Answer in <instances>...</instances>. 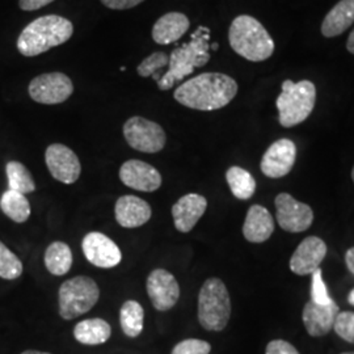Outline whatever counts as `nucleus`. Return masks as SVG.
I'll use <instances>...</instances> for the list:
<instances>
[{
  "label": "nucleus",
  "mask_w": 354,
  "mask_h": 354,
  "mask_svg": "<svg viewBox=\"0 0 354 354\" xmlns=\"http://www.w3.org/2000/svg\"><path fill=\"white\" fill-rule=\"evenodd\" d=\"M238 93V83L226 74L205 73L184 82L175 91V99L181 105L210 112L228 105Z\"/></svg>",
  "instance_id": "obj_1"
},
{
  "label": "nucleus",
  "mask_w": 354,
  "mask_h": 354,
  "mask_svg": "<svg viewBox=\"0 0 354 354\" xmlns=\"http://www.w3.org/2000/svg\"><path fill=\"white\" fill-rule=\"evenodd\" d=\"M74 33L68 19L58 15L38 17L26 26L17 38V50L24 57H36L67 42Z\"/></svg>",
  "instance_id": "obj_2"
},
{
  "label": "nucleus",
  "mask_w": 354,
  "mask_h": 354,
  "mask_svg": "<svg viewBox=\"0 0 354 354\" xmlns=\"http://www.w3.org/2000/svg\"><path fill=\"white\" fill-rule=\"evenodd\" d=\"M232 50L251 62H263L272 57L274 42L263 24L252 16H238L228 30Z\"/></svg>",
  "instance_id": "obj_3"
},
{
  "label": "nucleus",
  "mask_w": 354,
  "mask_h": 354,
  "mask_svg": "<svg viewBox=\"0 0 354 354\" xmlns=\"http://www.w3.org/2000/svg\"><path fill=\"white\" fill-rule=\"evenodd\" d=\"M209 29L200 26L188 44H184L183 46L172 51L168 64L169 68L158 82V87L160 91L172 88L185 76L190 75L194 68L203 67L209 62Z\"/></svg>",
  "instance_id": "obj_4"
},
{
  "label": "nucleus",
  "mask_w": 354,
  "mask_h": 354,
  "mask_svg": "<svg viewBox=\"0 0 354 354\" xmlns=\"http://www.w3.org/2000/svg\"><path fill=\"white\" fill-rule=\"evenodd\" d=\"M317 100V88L310 80L294 83L285 80L277 99L279 124L292 127L302 124L313 113Z\"/></svg>",
  "instance_id": "obj_5"
},
{
  "label": "nucleus",
  "mask_w": 354,
  "mask_h": 354,
  "mask_svg": "<svg viewBox=\"0 0 354 354\" xmlns=\"http://www.w3.org/2000/svg\"><path fill=\"white\" fill-rule=\"evenodd\" d=\"M231 317V299L227 288L219 279L203 282L198 294V320L206 330L219 332L226 328Z\"/></svg>",
  "instance_id": "obj_6"
},
{
  "label": "nucleus",
  "mask_w": 354,
  "mask_h": 354,
  "mask_svg": "<svg viewBox=\"0 0 354 354\" xmlns=\"http://www.w3.org/2000/svg\"><path fill=\"white\" fill-rule=\"evenodd\" d=\"M100 290L97 283L87 276H77L62 283L59 299V315L64 320H73L84 315L97 304Z\"/></svg>",
  "instance_id": "obj_7"
},
{
  "label": "nucleus",
  "mask_w": 354,
  "mask_h": 354,
  "mask_svg": "<svg viewBox=\"0 0 354 354\" xmlns=\"http://www.w3.org/2000/svg\"><path fill=\"white\" fill-rule=\"evenodd\" d=\"M124 136L131 149L146 153L162 151L167 140L163 127L140 115L127 120L124 125Z\"/></svg>",
  "instance_id": "obj_8"
},
{
  "label": "nucleus",
  "mask_w": 354,
  "mask_h": 354,
  "mask_svg": "<svg viewBox=\"0 0 354 354\" xmlns=\"http://www.w3.org/2000/svg\"><path fill=\"white\" fill-rule=\"evenodd\" d=\"M28 91L32 100L38 104L55 105L68 100L74 92V84L64 73H49L35 77Z\"/></svg>",
  "instance_id": "obj_9"
},
{
  "label": "nucleus",
  "mask_w": 354,
  "mask_h": 354,
  "mask_svg": "<svg viewBox=\"0 0 354 354\" xmlns=\"http://www.w3.org/2000/svg\"><path fill=\"white\" fill-rule=\"evenodd\" d=\"M276 216L279 227L288 232H304L314 222V212L307 203L297 201L289 193L276 197Z\"/></svg>",
  "instance_id": "obj_10"
},
{
  "label": "nucleus",
  "mask_w": 354,
  "mask_h": 354,
  "mask_svg": "<svg viewBox=\"0 0 354 354\" xmlns=\"http://www.w3.org/2000/svg\"><path fill=\"white\" fill-rule=\"evenodd\" d=\"M45 162L51 176L64 184H74L82 174V165L75 152L61 143H54L46 149Z\"/></svg>",
  "instance_id": "obj_11"
},
{
  "label": "nucleus",
  "mask_w": 354,
  "mask_h": 354,
  "mask_svg": "<svg viewBox=\"0 0 354 354\" xmlns=\"http://www.w3.org/2000/svg\"><path fill=\"white\" fill-rule=\"evenodd\" d=\"M83 253L92 266L109 269L118 266L122 260V253L111 238L102 232H89L82 243Z\"/></svg>",
  "instance_id": "obj_12"
},
{
  "label": "nucleus",
  "mask_w": 354,
  "mask_h": 354,
  "mask_svg": "<svg viewBox=\"0 0 354 354\" xmlns=\"http://www.w3.org/2000/svg\"><path fill=\"white\" fill-rule=\"evenodd\" d=\"M297 159V146L288 138L276 140L261 159V172L270 178H281L289 175Z\"/></svg>",
  "instance_id": "obj_13"
},
{
  "label": "nucleus",
  "mask_w": 354,
  "mask_h": 354,
  "mask_svg": "<svg viewBox=\"0 0 354 354\" xmlns=\"http://www.w3.org/2000/svg\"><path fill=\"white\" fill-rule=\"evenodd\" d=\"M147 294L158 311H168L180 298V286L174 274L165 269L152 270L147 279Z\"/></svg>",
  "instance_id": "obj_14"
},
{
  "label": "nucleus",
  "mask_w": 354,
  "mask_h": 354,
  "mask_svg": "<svg viewBox=\"0 0 354 354\" xmlns=\"http://www.w3.org/2000/svg\"><path fill=\"white\" fill-rule=\"evenodd\" d=\"M327 254V244L317 236H307L292 253L290 270L297 276L313 274Z\"/></svg>",
  "instance_id": "obj_15"
},
{
  "label": "nucleus",
  "mask_w": 354,
  "mask_h": 354,
  "mask_svg": "<svg viewBox=\"0 0 354 354\" xmlns=\"http://www.w3.org/2000/svg\"><path fill=\"white\" fill-rule=\"evenodd\" d=\"M121 181L131 189L140 192H155L162 185L159 171L142 160H127L120 168Z\"/></svg>",
  "instance_id": "obj_16"
},
{
  "label": "nucleus",
  "mask_w": 354,
  "mask_h": 354,
  "mask_svg": "<svg viewBox=\"0 0 354 354\" xmlns=\"http://www.w3.org/2000/svg\"><path fill=\"white\" fill-rule=\"evenodd\" d=\"M339 313L340 307L335 302L329 304H314L313 301L307 302L302 314L307 333L313 337H322L328 335L333 329V324Z\"/></svg>",
  "instance_id": "obj_17"
},
{
  "label": "nucleus",
  "mask_w": 354,
  "mask_h": 354,
  "mask_svg": "<svg viewBox=\"0 0 354 354\" xmlns=\"http://www.w3.org/2000/svg\"><path fill=\"white\" fill-rule=\"evenodd\" d=\"M207 209V200L197 193L181 197L172 206V216L177 231L188 234L201 219Z\"/></svg>",
  "instance_id": "obj_18"
},
{
  "label": "nucleus",
  "mask_w": 354,
  "mask_h": 354,
  "mask_svg": "<svg viewBox=\"0 0 354 354\" xmlns=\"http://www.w3.org/2000/svg\"><path fill=\"white\" fill-rule=\"evenodd\" d=\"M115 221L121 227L137 228L147 223L151 218V206L136 196H122L114 207Z\"/></svg>",
  "instance_id": "obj_19"
},
{
  "label": "nucleus",
  "mask_w": 354,
  "mask_h": 354,
  "mask_svg": "<svg viewBox=\"0 0 354 354\" xmlns=\"http://www.w3.org/2000/svg\"><path fill=\"white\" fill-rule=\"evenodd\" d=\"M274 232L273 216L261 205H252L243 225V235L250 243H264Z\"/></svg>",
  "instance_id": "obj_20"
},
{
  "label": "nucleus",
  "mask_w": 354,
  "mask_h": 354,
  "mask_svg": "<svg viewBox=\"0 0 354 354\" xmlns=\"http://www.w3.org/2000/svg\"><path fill=\"white\" fill-rule=\"evenodd\" d=\"M189 26V19L184 13H165L152 28V39L159 45L174 44L187 33Z\"/></svg>",
  "instance_id": "obj_21"
},
{
  "label": "nucleus",
  "mask_w": 354,
  "mask_h": 354,
  "mask_svg": "<svg viewBox=\"0 0 354 354\" xmlns=\"http://www.w3.org/2000/svg\"><path fill=\"white\" fill-rule=\"evenodd\" d=\"M354 23V0H340L326 16L322 24L324 37H336Z\"/></svg>",
  "instance_id": "obj_22"
},
{
  "label": "nucleus",
  "mask_w": 354,
  "mask_h": 354,
  "mask_svg": "<svg viewBox=\"0 0 354 354\" xmlns=\"http://www.w3.org/2000/svg\"><path fill=\"white\" fill-rule=\"evenodd\" d=\"M112 335V328L104 319H87L77 323L74 329L76 342L84 345H100L108 342Z\"/></svg>",
  "instance_id": "obj_23"
},
{
  "label": "nucleus",
  "mask_w": 354,
  "mask_h": 354,
  "mask_svg": "<svg viewBox=\"0 0 354 354\" xmlns=\"http://www.w3.org/2000/svg\"><path fill=\"white\" fill-rule=\"evenodd\" d=\"M45 266L53 276H64L73 266L71 248L64 241H54L46 248Z\"/></svg>",
  "instance_id": "obj_24"
},
{
  "label": "nucleus",
  "mask_w": 354,
  "mask_h": 354,
  "mask_svg": "<svg viewBox=\"0 0 354 354\" xmlns=\"http://www.w3.org/2000/svg\"><path fill=\"white\" fill-rule=\"evenodd\" d=\"M3 213L16 223H24L30 216V203L26 194L8 189L3 193L0 200Z\"/></svg>",
  "instance_id": "obj_25"
},
{
  "label": "nucleus",
  "mask_w": 354,
  "mask_h": 354,
  "mask_svg": "<svg viewBox=\"0 0 354 354\" xmlns=\"http://www.w3.org/2000/svg\"><path fill=\"white\" fill-rule=\"evenodd\" d=\"M226 180L232 194L241 201L250 200L256 192V180L254 177L241 167H231L226 172Z\"/></svg>",
  "instance_id": "obj_26"
},
{
  "label": "nucleus",
  "mask_w": 354,
  "mask_h": 354,
  "mask_svg": "<svg viewBox=\"0 0 354 354\" xmlns=\"http://www.w3.org/2000/svg\"><path fill=\"white\" fill-rule=\"evenodd\" d=\"M145 311L137 301H127L120 310L121 328L127 337H138L143 330Z\"/></svg>",
  "instance_id": "obj_27"
},
{
  "label": "nucleus",
  "mask_w": 354,
  "mask_h": 354,
  "mask_svg": "<svg viewBox=\"0 0 354 354\" xmlns=\"http://www.w3.org/2000/svg\"><path fill=\"white\" fill-rule=\"evenodd\" d=\"M10 189L28 194L36 190V183L26 165L20 162H8L6 167Z\"/></svg>",
  "instance_id": "obj_28"
},
{
  "label": "nucleus",
  "mask_w": 354,
  "mask_h": 354,
  "mask_svg": "<svg viewBox=\"0 0 354 354\" xmlns=\"http://www.w3.org/2000/svg\"><path fill=\"white\" fill-rule=\"evenodd\" d=\"M168 64H169V57L165 53L158 51L149 55L146 59H143L138 66L137 71H138V75L142 77L152 76L156 82H159L165 75L162 70Z\"/></svg>",
  "instance_id": "obj_29"
},
{
  "label": "nucleus",
  "mask_w": 354,
  "mask_h": 354,
  "mask_svg": "<svg viewBox=\"0 0 354 354\" xmlns=\"http://www.w3.org/2000/svg\"><path fill=\"white\" fill-rule=\"evenodd\" d=\"M21 274L23 263L0 241V277L4 279H16Z\"/></svg>",
  "instance_id": "obj_30"
},
{
  "label": "nucleus",
  "mask_w": 354,
  "mask_h": 354,
  "mask_svg": "<svg viewBox=\"0 0 354 354\" xmlns=\"http://www.w3.org/2000/svg\"><path fill=\"white\" fill-rule=\"evenodd\" d=\"M333 330L342 340L354 344V313H339L333 324Z\"/></svg>",
  "instance_id": "obj_31"
},
{
  "label": "nucleus",
  "mask_w": 354,
  "mask_h": 354,
  "mask_svg": "<svg viewBox=\"0 0 354 354\" xmlns=\"http://www.w3.org/2000/svg\"><path fill=\"white\" fill-rule=\"evenodd\" d=\"M311 301L317 304H329L333 299L329 297L327 286L323 281V272L319 268L313 273V282H311Z\"/></svg>",
  "instance_id": "obj_32"
},
{
  "label": "nucleus",
  "mask_w": 354,
  "mask_h": 354,
  "mask_svg": "<svg viewBox=\"0 0 354 354\" xmlns=\"http://www.w3.org/2000/svg\"><path fill=\"white\" fill-rule=\"evenodd\" d=\"M212 345L198 339H188L178 342L171 354H209Z\"/></svg>",
  "instance_id": "obj_33"
},
{
  "label": "nucleus",
  "mask_w": 354,
  "mask_h": 354,
  "mask_svg": "<svg viewBox=\"0 0 354 354\" xmlns=\"http://www.w3.org/2000/svg\"><path fill=\"white\" fill-rule=\"evenodd\" d=\"M266 354H301L294 345L285 340H273L266 345Z\"/></svg>",
  "instance_id": "obj_34"
},
{
  "label": "nucleus",
  "mask_w": 354,
  "mask_h": 354,
  "mask_svg": "<svg viewBox=\"0 0 354 354\" xmlns=\"http://www.w3.org/2000/svg\"><path fill=\"white\" fill-rule=\"evenodd\" d=\"M145 0H102V4L111 10H117V11H124V10H130L137 7Z\"/></svg>",
  "instance_id": "obj_35"
},
{
  "label": "nucleus",
  "mask_w": 354,
  "mask_h": 354,
  "mask_svg": "<svg viewBox=\"0 0 354 354\" xmlns=\"http://www.w3.org/2000/svg\"><path fill=\"white\" fill-rule=\"evenodd\" d=\"M53 1L54 0H19V6L23 11H36L41 10L42 7H46Z\"/></svg>",
  "instance_id": "obj_36"
},
{
  "label": "nucleus",
  "mask_w": 354,
  "mask_h": 354,
  "mask_svg": "<svg viewBox=\"0 0 354 354\" xmlns=\"http://www.w3.org/2000/svg\"><path fill=\"white\" fill-rule=\"evenodd\" d=\"M345 264L348 270L354 276V247L349 248L345 253Z\"/></svg>",
  "instance_id": "obj_37"
},
{
  "label": "nucleus",
  "mask_w": 354,
  "mask_h": 354,
  "mask_svg": "<svg viewBox=\"0 0 354 354\" xmlns=\"http://www.w3.org/2000/svg\"><path fill=\"white\" fill-rule=\"evenodd\" d=\"M346 48H348V50L351 51L352 54H354V29L352 30V33L349 35L348 42H346Z\"/></svg>",
  "instance_id": "obj_38"
},
{
  "label": "nucleus",
  "mask_w": 354,
  "mask_h": 354,
  "mask_svg": "<svg viewBox=\"0 0 354 354\" xmlns=\"http://www.w3.org/2000/svg\"><path fill=\"white\" fill-rule=\"evenodd\" d=\"M348 302L351 306H354V289L353 290L349 292V295H348Z\"/></svg>",
  "instance_id": "obj_39"
},
{
  "label": "nucleus",
  "mask_w": 354,
  "mask_h": 354,
  "mask_svg": "<svg viewBox=\"0 0 354 354\" xmlns=\"http://www.w3.org/2000/svg\"><path fill=\"white\" fill-rule=\"evenodd\" d=\"M21 354H50L46 353V352H38V351H26V352H23Z\"/></svg>",
  "instance_id": "obj_40"
},
{
  "label": "nucleus",
  "mask_w": 354,
  "mask_h": 354,
  "mask_svg": "<svg viewBox=\"0 0 354 354\" xmlns=\"http://www.w3.org/2000/svg\"><path fill=\"white\" fill-rule=\"evenodd\" d=\"M212 49H213V50H216V49H218V45H216V44H213V45H212Z\"/></svg>",
  "instance_id": "obj_41"
},
{
  "label": "nucleus",
  "mask_w": 354,
  "mask_h": 354,
  "mask_svg": "<svg viewBox=\"0 0 354 354\" xmlns=\"http://www.w3.org/2000/svg\"><path fill=\"white\" fill-rule=\"evenodd\" d=\"M352 178H353V181H354V167H353V169H352Z\"/></svg>",
  "instance_id": "obj_42"
},
{
  "label": "nucleus",
  "mask_w": 354,
  "mask_h": 354,
  "mask_svg": "<svg viewBox=\"0 0 354 354\" xmlns=\"http://www.w3.org/2000/svg\"><path fill=\"white\" fill-rule=\"evenodd\" d=\"M342 354H354V352H348V353H342Z\"/></svg>",
  "instance_id": "obj_43"
}]
</instances>
